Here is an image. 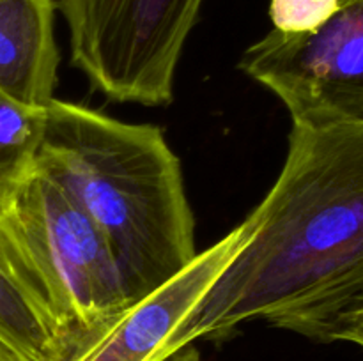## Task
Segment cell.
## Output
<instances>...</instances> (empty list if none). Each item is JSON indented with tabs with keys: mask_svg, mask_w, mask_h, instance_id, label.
Segmentation results:
<instances>
[{
	"mask_svg": "<svg viewBox=\"0 0 363 361\" xmlns=\"http://www.w3.org/2000/svg\"><path fill=\"white\" fill-rule=\"evenodd\" d=\"M46 106L21 103L0 91V216L38 166Z\"/></svg>",
	"mask_w": 363,
	"mask_h": 361,
	"instance_id": "9",
	"label": "cell"
},
{
	"mask_svg": "<svg viewBox=\"0 0 363 361\" xmlns=\"http://www.w3.org/2000/svg\"><path fill=\"white\" fill-rule=\"evenodd\" d=\"M0 361H21V360L9 349V347H6L2 342H0Z\"/></svg>",
	"mask_w": 363,
	"mask_h": 361,
	"instance_id": "12",
	"label": "cell"
},
{
	"mask_svg": "<svg viewBox=\"0 0 363 361\" xmlns=\"http://www.w3.org/2000/svg\"><path fill=\"white\" fill-rule=\"evenodd\" d=\"M245 243L179 322L163 361L252 319L326 343L363 304V119L293 126L280 176L243 223Z\"/></svg>",
	"mask_w": 363,
	"mask_h": 361,
	"instance_id": "1",
	"label": "cell"
},
{
	"mask_svg": "<svg viewBox=\"0 0 363 361\" xmlns=\"http://www.w3.org/2000/svg\"><path fill=\"white\" fill-rule=\"evenodd\" d=\"M38 166L99 227L131 303L199 253L181 161L160 127L53 99Z\"/></svg>",
	"mask_w": 363,
	"mask_h": 361,
	"instance_id": "2",
	"label": "cell"
},
{
	"mask_svg": "<svg viewBox=\"0 0 363 361\" xmlns=\"http://www.w3.org/2000/svg\"><path fill=\"white\" fill-rule=\"evenodd\" d=\"M55 0H0V91L32 106L55 99Z\"/></svg>",
	"mask_w": 363,
	"mask_h": 361,
	"instance_id": "7",
	"label": "cell"
},
{
	"mask_svg": "<svg viewBox=\"0 0 363 361\" xmlns=\"http://www.w3.org/2000/svg\"><path fill=\"white\" fill-rule=\"evenodd\" d=\"M0 234L38 280L67 340V361L133 304L99 227L39 166L0 216Z\"/></svg>",
	"mask_w": 363,
	"mask_h": 361,
	"instance_id": "3",
	"label": "cell"
},
{
	"mask_svg": "<svg viewBox=\"0 0 363 361\" xmlns=\"http://www.w3.org/2000/svg\"><path fill=\"white\" fill-rule=\"evenodd\" d=\"M0 342L21 361H67L69 349L38 280L0 234Z\"/></svg>",
	"mask_w": 363,
	"mask_h": 361,
	"instance_id": "8",
	"label": "cell"
},
{
	"mask_svg": "<svg viewBox=\"0 0 363 361\" xmlns=\"http://www.w3.org/2000/svg\"><path fill=\"white\" fill-rule=\"evenodd\" d=\"M344 0H272L269 18L273 30L282 34H311L321 28Z\"/></svg>",
	"mask_w": 363,
	"mask_h": 361,
	"instance_id": "10",
	"label": "cell"
},
{
	"mask_svg": "<svg viewBox=\"0 0 363 361\" xmlns=\"http://www.w3.org/2000/svg\"><path fill=\"white\" fill-rule=\"evenodd\" d=\"M240 69L286 105L293 126L363 119V0H344L311 34L272 30Z\"/></svg>",
	"mask_w": 363,
	"mask_h": 361,
	"instance_id": "5",
	"label": "cell"
},
{
	"mask_svg": "<svg viewBox=\"0 0 363 361\" xmlns=\"http://www.w3.org/2000/svg\"><path fill=\"white\" fill-rule=\"evenodd\" d=\"M71 62L117 103L169 105L177 64L204 0H55Z\"/></svg>",
	"mask_w": 363,
	"mask_h": 361,
	"instance_id": "4",
	"label": "cell"
},
{
	"mask_svg": "<svg viewBox=\"0 0 363 361\" xmlns=\"http://www.w3.org/2000/svg\"><path fill=\"white\" fill-rule=\"evenodd\" d=\"M350 342L363 347V304L337 319L326 335V343Z\"/></svg>",
	"mask_w": 363,
	"mask_h": 361,
	"instance_id": "11",
	"label": "cell"
},
{
	"mask_svg": "<svg viewBox=\"0 0 363 361\" xmlns=\"http://www.w3.org/2000/svg\"><path fill=\"white\" fill-rule=\"evenodd\" d=\"M245 243L243 225L199 251L179 273L135 301L96 342L71 361H163L179 322L208 294Z\"/></svg>",
	"mask_w": 363,
	"mask_h": 361,
	"instance_id": "6",
	"label": "cell"
}]
</instances>
